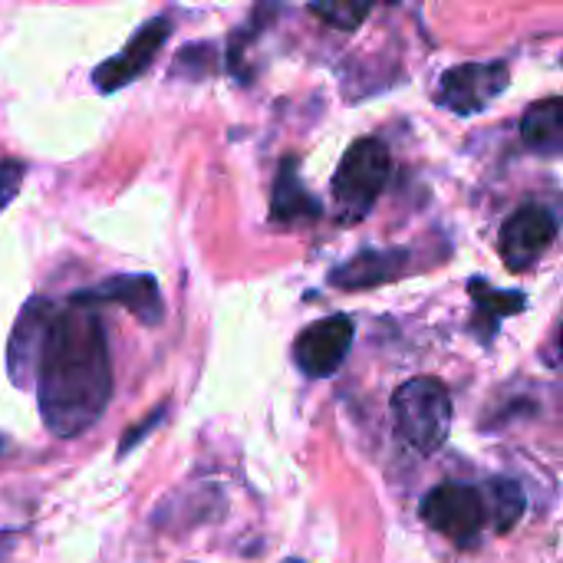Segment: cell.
Returning <instances> with one entry per match:
<instances>
[{
    "label": "cell",
    "instance_id": "cell-1",
    "mask_svg": "<svg viewBox=\"0 0 563 563\" xmlns=\"http://www.w3.org/2000/svg\"><path fill=\"white\" fill-rule=\"evenodd\" d=\"M30 386L36 389L43 426L59 439H76L106 416L112 399V356L96 307L76 300L53 303Z\"/></svg>",
    "mask_w": 563,
    "mask_h": 563
},
{
    "label": "cell",
    "instance_id": "cell-6",
    "mask_svg": "<svg viewBox=\"0 0 563 563\" xmlns=\"http://www.w3.org/2000/svg\"><path fill=\"white\" fill-rule=\"evenodd\" d=\"M558 214L544 205H521L518 211H511V218H505L501 234H498V251L508 271L525 274L531 271L558 241Z\"/></svg>",
    "mask_w": 563,
    "mask_h": 563
},
{
    "label": "cell",
    "instance_id": "cell-8",
    "mask_svg": "<svg viewBox=\"0 0 563 563\" xmlns=\"http://www.w3.org/2000/svg\"><path fill=\"white\" fill-rule=\"evenodd\" d=\"M172 36V20L168 16H155L145 26L135 30V36L122 46V53L109 56L106 63H99L92 69V82L99 92H115L135 79H142V73H148V66L155 63L158 49L165 46V40Z\"/></svg>",
    "mask_w": 563,
    "mask_h": 563
},
{
    "label": "cell",
    "instance_id": "cell-11",
    "mask_svg": "<svg viewBox=\"0 0 563 563\" xmlns=\"http://www.w3.org/2000/svg\"><path fill=\"white\" fill-rule=\"evenodd\" d=\"M412 254L406 247H383V251H363L350 261H343L333 274L330 284L343 290H369L376 284H389L409 271Z\"/></svg>",
    "mask_w": 563,
    "mask_h": 563
},
{
    "label": "cell",
    "instance_id": "cell-16",
    "mask_svg": "<svg viewBox=\"0 0 563 563\" xmlns=\"http://www.w3.org/2000/svg\"><path fill=\"white\" fill-rule=\"evenodd\" d=\"M379 0H313L310 13L320 16L333 30H356Z\"/></svg>",
    "mask_w": 563,
    "mask_h": 563
},
{
    "label": "cell",
    "instance_id": "cell-3",
    "mask_svg": "<svg viewBox=\"0 0 563 563\" xmlns=\"http://www.w3.org/2000/svg\"><path fill=\"white\" fill-rule=\"evenodd\" d=\"M393 175V155L383 139H360L346 148L333 175V205L343 221H360L376 205Z\"/></svg>",
    "mask_w": 563,
    "mask_h": 563
},
{
    "label": "cell",
    "instance_id": "cell-9",
    "mask_svg": "<svg viewBox=\"0 0 563 563\" xmlns=\"http://www.w3.org/2000/svg\"><path fill=\"white\" fill-rule=\"evenodd\" d=\"M69 300L86 303V307L119 303L122 310H129L145 327H158L162 317H165L162 290H158L155 277H148V274H119V277H109V280L96 284V287H86V290L73 294Z\"/></svg>",
    "mask_w": 563,
    "mask_h": 563
},
{
    "label": "cell",
    "instance_id": "cell-4",
    "mask_svg": "<svg viewBox=\"0 0 563 563\" xmlns=\"http://www.w3.org/2000/svg\"><path fill=\"white\" fill-rule=\"evenodd\" d=\"M419 515L435 534H442L462 548L475 544L482 538V531L488 528V508H485L482 488L459 485V482H445V485L432 488L422 498Z\"/></svg>",
    "mask_w": 563,
    "mask_h": 563
},
{
    "label": "cell",
    "instance_id": "cell-10",
    "mask_svg": "<svg viewBox=\"0 0 563 563\" xmlns=\"http://www.w3.org/2000/svg\"><path fill=\"white\" fill-rule=\"evenodd\" d=\"M49 313H53V300L33 297L20 310L16 327L10 333V343H7V373H10V379L20 389H30V383H33V363H36V350H40V340H43V330H46Z\"/></svg>",
    "mask_w": 563,
    "mask_h": 563
},
{
    "label": "cell",
    "instance_id": "cell-14",
    "mask_svg": "<svg viewBox=\"0 0 563 563\" xmlns=\"http://www.w3.org/2000/svg\"><path fill=\"white\" fill-rule=\"evenodd\" d=\"M521 139L531 152L558 158L563 152V102L558 96L534 102L521 115Z\"/></svg>",
    "mask_w": 563,
    "mask_h": 563
},
{
    "label": "cell",
    "instance_id": "cell-13",
    "mask_svg": "<svg viewBox=\"0 0 563 563\" xmlns=\"http://www.w3.org/2000/svg\"><path fill=\"white\" fill-rule=\"evenodd\" d=\"M468 294H472V303H475V323H472V330L478 333L482 343H492L495 333H498V327H501V320L511 317V313H521L525 303H528L525 294H518V290H498L488 280H482V277H472L468 280Z\"/></svg>",
    "mask_w": 563,
    "mask_h": 563
},
{
    "label": "cell",
    "instance_id": "cell-15",
    "mask_svg": "<svg viewBox=\"0 0 563 563\" xmlns=\"http://www.w3.org/2000/svg\"><path fill=\"white\" fill-rule=\"evenodd\" d=\"M485 495V508H488V528H495L498 534H508L511 528H518L528 498L525 488L511 478H492L488 485H482Z\"/></svg>",
    "mask_w": 563,
    "mask_h": 563
},
{
    "label": "cell",
    "instance_id": "cell-5",
    "mask_svg": "<svg viewBox=\"0 0 563 563\" xmlns=\"http://www.w3.org/2000/svg\"><path fill=\"white\" fill-rule=\"evenodd\" d=\"M508 86H511V69L505 59L462 63V66H452L442 73L435 102L455 115H478L495 99H501Z\"/></svg>",
    "mask_w": 563,
    "mask_h": 563
},
{
    "label": "cell",
    "instance_id": "cell-17",
    "mask_svg": "<svg viewBox=\"0 0 563 563\" xmlns=\"http://www.w3.org/2000/svg\"><path fill=\"white\" fill-rule=\"evenodd\" d=\"M23 175H26V165H23V162H16V158H0V211L20 195Z\"/></svg>",
    "mask_w": 563,
    "mask_h": 563
},
{
    "label": "cell",
    "instance_id": "cell-7",
    "mask_svg": "<svg viewBox=\"0 0 563 563\" xmlns=\"http://www.w3.org/2000/svg\"><path fill=\"white\" fill-rule=\"evenodd\" d=\"M353 336H356V323L346 313H333V317H323V320L310 323L294 340V363H297V369L307 379L333 376L346 363V356L353 350Z\"/></svg>",
    "mask_w": 563,
    "mask_h": 563
},
{
    "label": "cell",
    "instance_id": "cell-19",
    "mask_svg": "<svg viewBox=\"0 0 563 563\" xmlns=\"http://www.w3.org/2000/svg\"><path fill=\"white\" fill-rule=\"evenodd\" d=\"M284 563H303V561H284Z\"/></svg>",
    "mask_w": 563,
    "mask_h": 563
},
{
    "label": "cell",
    "instance_id": "cell-12",
    "mask_svg": "<svg viewBox=\"0 0 563 563\" xmlns=\"http://www.w3.org/2000/svg\"><path fill=\"white\" fill-rule=\"evenodd\" d=\"M323 214V205L303 188L300 175H297V158L287 155L280 162V172L274 178V195H271V218L277 224H290V221H317Z\"/></svg>",
    "mask_w": 563,
    "mask_h": 563
},
{
    "label": "cell",
    "instance_id": "cell-18",
    "mask_svg": "<svg viewBox=\"0 0 563 563\" xmlns=\"http://www.w3.org/2000/svg\"><path fill=\"white\" fill-rule=\"evenodd\" d=\"M0 452H3V439H0Z\"/></svg>",
    "mask_w": 563,
    "mask_h": 563
},
{
    "label": "cell",
    "instance_id": "cell-2",
    "mask_svg": "<svg viewBox=\"0 0 563 563\" xmlns=\"http://www.w3.org/2000/svg\"><path fill=\"white\" fill-rule=\"evenodd\" d=\"M396 435L419 455H432L452 432V396L442 379L416 376L393 393Z\"/></svg>",
    "mask_w": 563,
    "mask_h": 563
}]
</instances>
